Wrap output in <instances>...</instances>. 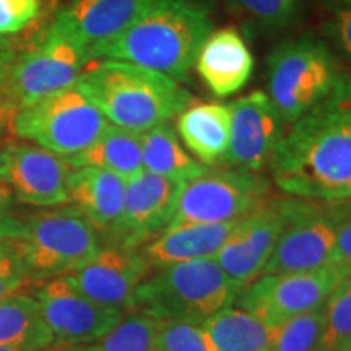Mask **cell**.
I'll return each instance as SVG.
<instances>
[{
  "instance_id": "cell-20",
  "label": "cell",
  "mask_w": 351,
  "mask_h": 351,
  "mask_svg": "<svg viewBox=\"0 0 351 351\" xmlns=\"http://www.w3.org/2000/svg\"><path fill=\"white\" fill-rule=\"evenodd\" d=\"M239 221L187 223L166 228L163 232L142 245L140 252L152 269H163L174 263L215 258L230 239Z\"/></svg>"
},
{
  "instance_id": "cell-24",
  "label": "cell",
  "mask_w": 351,
  "mask_h": 351,
  "mask_svg": "<svg viewBox=\"0 0 351 351\" xmlns=\"http://www.w3.org/2000/svg\"><path fill=\"white\" fill-rule=\"evenodd\" d=\"M137 132H130L112 124L99 135L98 140L85 152L72 158H65L73 168L90 166L109 171L125 181L143 171L142 138Z\"/></svg>"
},
{
  "instance_id": "cell-7",
  "label": "cell",
  "mask_w": 351,
  "mask_h": 351,
  "mask_svg": "<svg viewBox=\"0 0 351 351\" xmlns=\"http://www.w3.org/2000/svg\"><path fill=\"white\" fill-rule=\"evenodd\" d=\"M340 73L326 44L300 38L276 47L269 59V98L289 125L330 93Z\"/></svg>"
},
{
  "instance_id": "cell-8",
  "label": "cell",
  "mask_w": 351,
  "mask_h": 351,
  "mask_svg": "<svg viewBox=\"0 0 351 351\" xmlns=\"http://www.w3.org/2000/svg\"><path fill=\"white\" fill-rule=\"evenodd\" d=\"M16 244L29 271L43 276L72 274L101 251L98 230L75 207L32 215Z\"/></svg>"
},
{
  "instance_id": "cell-35",
  "label": "cell",
  "mask_w": 351,
  "mask_h": 351,
  "mask_svg": "<svg viewBox=\"0 0 351 351\" xmlns=\"http://www.w3.org/2000/svg\"><path fill=\"white\" fill-rule=\"evenodd\" d=\"M26 221L13 213L12 192L0 182V241H20L25 234Z\"/></svg>"
},
{
  "instance_id": "cell-6",
  "label": "cell",
  "mask_w": 351,
  "mask_h": 351,
  "mask_svg": "<svg viewBox=\"0 0 351 351\" xmlns=\"http://www.w3.org/2000/svg\"><path fill=\"white\" fill-rule=\"evenodd\" d=\"M274 197L270 182L258 173L231 166L207 168L181 184L169 226L239 221Z\"/></svg>"
},
{
  "instance_id": "cell-23",
  "label": "cell",
  "mask_w": 351,
  "mask_h": 351,
  "mask_svg": "<svg viewBox=\"0 0 351 351\" xmlns=\"http://www.w3.org/2000/svg\"><path fill=\"white\" fill-rule=\"evenodd\" d=\"M0 346L28 351L64 348L44 322L36 298L25 293L0 301Z\"/></svg>"
},
{
  "instance_id": "cell-22",
  "label": "cell",
  "mask_w": 351,
  "mask_h": 351,
  "mask_svg": "<svg viewBox=\"0 0 351 351\" xmlns=\"http://www.w3.org/2000/svg\"><path fill=\"white\" fill-rule=\"evenodd\" d=\"M176 132L187 152L202 165H225L231 134L230 104L207 101L192 103L176 121Z\"/></svg>"
},
{
  "instance_id": "cell-37",
  "label": "cell",
  "mask_w": 351,
  "mask_h": 351,
  "mask_svg": "<svg viewBox=\"0 0 351 351\" xmlns=\"http://www.w3.org/2000/svg\"><path fill=\"white\" fill-rule=\"evenodd\" d=\"M8 114H12V112L8 111L5 104H3V101L0 99V138H2V132H3V129H5Z\"/></svg>"
},
{
  "instance_id": "cell-34",
  "label": "cell",
  "mask_w": 351,
  "mask_h": 351,
  "mask_svg": "<svg viewBox=\"0 0 351 351\" xmlns=\"http://www.w3.org/2000/svg\"><path fill=\"white\" fill-rule=\"evenodd\" d=\"M29 275L32 271L19 254L16 256L5 252L0 254V301L19 293Z\"/></svg>"
},
{
  "instance_id": "cell-10",
  "label": "cell",
  "mask_w": 351,
  "mask_h": 351,
  "mask_svg": "<svg viewBox=\"0 0 351 351\" xmlns=\"http://www.w3.org/2000/svg\"><path fill=\"white\" fill-rule=\"evenodd\" d=\"M346 276L335 265L302 274L261 275L239 291L236 302L270 327L326 304Z\"/></svg>"
},
{
  "instance_id": "cell-14",
  "label": "cell",
  "mask_w": 351,
  "mask_h": 351,
  "mask_svg": "<svg viewBox=\"0 0 351 351\" xmlns=\"http://www.w3.org/2000/svg\"><path fill=\"white\" fill-rule=\"evenodd\" d=\"M287 199L274 197L265 207L239 219L230 239L213 261L239 289L257 280L265 269L287 225Z\"/></svg>"
},
{
  "instance_id": "cell-15",
  "label": "cell",
  "mask_w": 351,
  "mask_h": 351,
  "mask_svg": "<svg viewBox=\"0 0 351 351\" xmlns=\"http://www.w3.org/2000/svg\"><path fill=\"white\" fill-rule=\"evenodd\" d=\"M230 109L231 134L225 165L261 173L269 166L287 124L263 91L241 96Z\"/></svg>"
},
{
  "instance_id": "cell-3",
  "label": "cell",
  "mask_w": 351,
  "mask_h": 351,
  "mask_svg": "<svg viewBox=\"0 0 351 351\" xmlns=\"http://www.w3.org/2000/svg\"><path fill=\"white\" fill-rule=\"evenodd\" d=\"M75 85L109 124L137 134L171 122L194 103L174 78L112 59L90 60Z\"/></svg>"
},
{
  "instance_id": "cell-5",
  "label": "cell",
  "mask_w": 351,
  "mask_h": 351,
  "mask_svg": "<svg viewBox=\"0 0 351 351\" xmlns=\"http://www.w3.org/2000/svg\"><path fill=\"white\" fill-rule=\"evenodd\" d=\"M108 125L106 117L77 85L20 108L12 116L16 137L62 158L85 152Z\"/></svg>"
},
{
  "instance_id": "cell-40",
  "label": "cell",
  "mask_w": 351,
  "mask_h": 351,
  "mask_svg": "<svg viewBox=\"0 0 351 351\" xmlns=\"http://www.w3.org/2000/svg\"><path fill=\"white\" fill-rule=\"evenodd\" d=\"M0 254H3V251H2V249H0Z\"/></svg>"
},
{
  "instance_id": "cell-27",
  "label": "cell",
  "mask_w": 351,
  "mask_h": 351,
  "mask_svg": "<svg viewBox=\"0 0 351 351\" xmlns=\"http://www.w3.org/2000/svg\"><path fill=\"white\" fill-rule=\"evenodd\" d=\"M158 320L148 315H125L111 332L86 345L70 346L64 351H153Z\"/></svg>"
},
{
  "instance_id": "cell-26",
  "label": "cell",
  "mask_w": 351,
  "mask_h": 351,
  "mask_svg": "<svg viewBox=\"0 0 351 351\" xmlns=\"http://www.w3.org/2000/svg\"><path fill=\"white\" fill-rule=\"evenodd\" d=\"M217 351H270L275 327L241 307L228 306L204 324Z\"/></svg>"
},
{
  "instance_id": "cell-12",
  "label": "cell",
  "mask_w": 351,
  "mask_h": 351,
  "mask_svg": "<svg viewBox=\"0 0 351 351\" xmlns=\"http://www.w3.org/2000/svg\"><path fill=\"white\" fill-rule=\"evenodd\" d=\"M34 298L57 345L64 348L99 340L125 317V309L90 300L77 291L65 276L44 283Z\"/></svg>"
},
{
  "instance_id": "cell-32",
  "label": "cell",
  "mask_w": 351,
  "mask_h": 351,
  "mask_svg": "<svg viewBox=\"0 0 351 351\" xmlns=\"http://www.w3.org/2000/svg\"><path fill=\"white\" fill-rule=\"evenodd\" d=\"M236 10L265 25H282L291 19L298 0H228Z\"/></svg>"
},
{
  "instance_id": "cell-13",
  "label": "cell",
  "mask_w": 351,
  "mask_h": 351,
  "mask_svg": "<svg viewBox=\"0 0 351 351\" xmlns=\"http://www.w3.org/2000/svg\"><path fill=\"white\" fill-rule=\"evenodd\" d=\"M72 171L65 158L33 143H12L0 152V182L33 207L67 204Z\"/></svg>"
},
{
  "instance_id": "cell-2",
  "label": "cell",
  "mask_w": 351,
  "mask_h": 351,
  "mask_svg": "<svg viewBox=\"0 0 351 351\" xmlns=\"http://www.w3.org/2000/svg\"><path fill=\"white\" fill-rule=\"evenodd\" d=\"M213 32L200 0H155L129 28L90 51V60L112 59L147 67L186 82Z\"/></svg>"
},
{
  "instance_id": "cell-25",
  "label": "cell",
  "mask_w": 351,
  "mask_h": 351,
  "mask_svg": "<svg viewBox=\"0 0 351 351\" xmlns=\"http://www.w3.org/2000/svg\"><path fill=\"white\" fill-rule=\"evenodd\" d=\"M142 156L143 171L161 176L174 182H186L207 169L184 148L178 132L169 122L143 132Z\"/></svg>"
},
{
  "instance_id": "cell-1",
  "label": "cell",
  "mask_w": 351,
  "mask_h": 351,
  "mask_svg": "<svg viewBox=\"0 0 351 351\" xmlns=\"http://www.w3.org/2000/svg\"><path fill=\"white\" fill-rule=\"evenodd\" d=\"M280 191L296 199H351V78L289 124L269 163Z\"/></svg>"
},
{
  "instance_id": "cell-31",
  "label": "cell",
  "mask_w": 351,
  "mask_h": 351,
  "mask_svg": "<svg viewBox=\"0 0 351 351\" xmlns=\"http://www.w3.org/2000/svg\"><path fill=\"white\" fill-rule=\"evenodd\" d=\"M335 221V257L333 265L343 271L346 278L351 276V199L328 202Z\"/></svg>"
},
{
  "instance_id": "cell-39",
  "label": "cell",
  "mask_w": 351,
  "mask_h": 351,
  "mask_svg": "<svg viewBox=\"0 0 351 351\" xmlns=\"http://www.w3.org/2000/svg\"><path fill=\"white\" fill-rule=\"evenodd\" d=\"M339 351H351V340H350L348 343H346V345L341 346V348H340Z\"/></svg>"
},
{
  "instance_id": "cell-21",
  "label": "cell",
  "mask_w": 351,
  "mask_h": 351,
  "mask_svg": "<svg viewBox=\"0 0 351 351\" xmlns=\"http://www.w3.org/2000/svg\"><path fill=\"white\" fill-rule=\"evenodd\" d=\"M127 181L109 171L82 166L69 179V202L101 232L116 236L124 212Z\"/></svg>"
},
{
  "instance_id": "cell-38",
  "label": "cell",
  "mask_w": 351,
  "mask_h": 351,
  "mask_svg": "<svg viewBox=\"0 0 351 351\" xmlns=\"http://www.w3.org/2000/svg\"><path fill=\"white\" fill-rule=\"evenodd\" d=\"M65 348H54V350H46V351H64ZM0 351H28V350H19V348H8V346H0Z\"/></svg>"
},
{
  "instance_id": "cell-11",
  "label": "cell",
  "mask_w": 351,
  "mask_h": 351,
  "mask_svg": "<svg viewBox=\"0 0 351 351\" xmlns=\"http://www.w3.org/2000/svg\"><path fill=\"white\" fill-rule=\"evenodd\" d=\"M287 225L262 275L302 274L333 265L335 221L327 202L289 197Z\"/></svg>"
},
{
  "instance_id": "cell-33",
  "label": "cell",
  "mask_w": 351,
  "mask_h": 351,
  "mask_svg": "<svg viewBox=\"0 0 351 351\" xmlns=\"http://www.w3.org/2000/svg\"><path fill=\"white\" fill-rule=\"evenodd\" d=\"M44 0H0V34L23 32L38 19Z\"/></svg>"
},
{
  "instance_id": "cell-18",
  "label": "cell",
  "mask_w": 351,
  "mask_h": 351,
  "mask_svg": "<svg viewBox=\"0 0 351 351\" xmlns=\"http://www.w3.org/2000/svg\"><path fill=\"white\" fill-rule=\"evenodd\" d=\"M155 0H70L56 15L51 32L90 51L111 41L134 23Z\"/></svg>"
},
{
  "instance_id": "cell-30",
  "label": "cell",
  "mask_w": 351,
  "mask_h": 351,
  "mask_svg": "<svg viewBox=\"0 0 351 351\" xmlns=\"http://www.w3.org/2000/svg\"><path fill=\"white\" fill-rule=\"evenodd\" d=\"M153 351H217L202 324L158 320Z\"/></svg>"
},
{
  "instance_id": "cell-29",
  "label": "cell",
  "mask_w": 351,
  "mask_h": 351,
  "mask_svg": "<svg viewBox=\"0 0 351 351\" xmlns=\"http://www.w3.org/2000/svg\"><path fill=\"white\" fill-rule=\"evenodd\" d=\"M322 314V351H339L351 340V276L333 289Z\"/></svg>"
},
{
  "instance_id": "cell-4",
  "label": "cell",
  "mask_w": 351,
  "mask_h": 351,
  "mask_svg": "<svg viewBox=\"0 0 351 351\" xmlns=\"http://www.w3.org/2000/svg\"><path fill=\"white\" fill-rule=\"evenodd\" d=\"M239 291L213 258H202L158 269L137 288L129 309L156 320L204 324Z\"/></svg>"
},
{
  "instance_id": "cell-17",
  "label": "cell",
  "mask_w": 351,
  "mask_h": 351,
  "mask_svg": "<svg viewBox=\"0 0 351 351\" xmlns=\"http://www.w3.org/2000/svg\"><path fill=\"white\" fill-rule=\"evenodd\" d=\"M179 187V182L148 171L127 181L124 212L114 236L121 247H142L169 226Z\"/></svg>"
},
{
  "instance_id": "cell-16",
  "label": "cell",
  "mask_w": 351,
  "mask_h": 351,
  "mask_svg": "<svg viewBox=\"0 0 351 351\" xmlns=\"http://www.w3.org/2000/svg\"><path fill=\"white\" fill-rule=\"evenodd\" d=\"M150 271L152 265L138 249L116 245L101 249L90 262L62 276L90 300L127 311L135 291Z\"/></svg>"
},
{
  "instance_id": "cell-28",
  "label": "cell",
  "mask_w": 351,
  "mask_h": 351,
  "mask_svg": "<svg viewBox=\"0 0 351 351\" xmlns=\"http://www.w3.org/2000/svg\"><path fill=\"white\" fill-rule=\"evenodd\" d=\"M322 307L275 327L270 351H322Z\"/></svg>"
},
{
  "instance_id": "cell-19",
  "label": "cell",
  "mask_w": 351,
  "mask_h": 351,
  "mask_svg": "<svg viewBox=\"0 0 351 351\" xmlns=\"http://www.w3.org/2000/svg\"><path fill=\"white\" fill-rule=\"evenodd\" d=\"M195 70L215 96L226 98L243 90L251 80L252 51L238 29H217L202 44Z\"/></svg>"
},
{
  "instance_id": "cell-36",
  "label": "cell",
  "mask_w": 351,
  "mask_h": 351,
  "mask_svg": "<svg viewBox=\"0 0 351 351\" xmlns=\"http://www.w3.org/2000/svg\"><path fill=\"white\" fill-rule=\"evenodd\" d=\"M332 28L341 49L351 57V7L337 13Z\"/></svg>"
},
{
  "instance_id": "cell-9",
  "label": "cell",
  "mask_w": 351,
  "mask_h": 351,
  "mask_svg": "<svg viewBox=\"0 0 351 351\" xmlns=\"http://www.w3.org/2000/svg\"><path fill=\"white\" fill-rule=\"evenodd\" d=\"M88 62L85 49L47 29L43 41L12 67L5 80L3 104L13 116L20 108L73 86Z\"/></svg>"
}]
</instances>
